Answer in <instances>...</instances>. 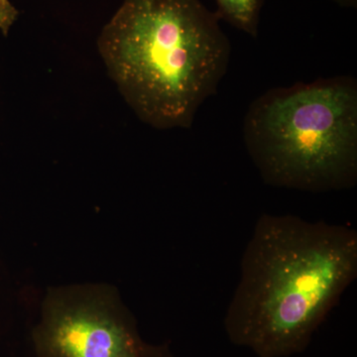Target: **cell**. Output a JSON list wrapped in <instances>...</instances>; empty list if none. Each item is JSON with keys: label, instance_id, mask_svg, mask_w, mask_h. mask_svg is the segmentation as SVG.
<instances>
[{"label": "cell", "instance_id": "obj_4", "mask_svg": "<svg viewBox=\"0 0 357 357\" xmlns=\"http://www.w3.org/2000/svg\"><path fill=\"white\" fill-rule=\"evenodd\" d=\"M33 340L38 357H174L168 344L142 340L130 312L105 288L52 292Z\"/></svg>", "mask_w": 357, "mask_h": 357}, {"label": "cell", "instance_id": "obj_2", "mask_svg": "<svg viewBox=\"0 0 357 357\" xmlns=\"http://www.w3.org/2000/svg\"><path fill=\"white\" fill-rule=\"evenodd\" d=\"M201 0H123L98 40L110 77L152 128H192L217 93L231 45Z\"/></svg>", "mask_w": 357, "mask_h": 357}, {"label": "cell", "instance_id": "obj_3", "mask_svg": "<svg viewBox=\"0 0 357 357\" xmlns=\"http://www.w3.org/2000/svg\"><path fill=\"white\" fill-rule=\"evenodd\" d=\"M243 140L263 182L298 191L357 183V82L351 76L270 89L249 105Z\"/></svg>", "mask_w": 357, "mask_h": 357}, {"label": "cell", "instance_id": "obj_1", "mask_svg": "<svg viewBox=\"0 0 357 357\" xmlns=\"http://www.w3.org/2000/svg\"><path fill=\"white\" fill-rule=\"evenodd\" d=\"M357 277V232L294 215L258 218L223 326L257 357L306 351Z\"/></svg>", "mask_w": 357, "mask_h": 357}, {"label": "cell", "instance_id": "obj_7", "mask_svg": "<svg viewBox=\"0 0 357 357\" xmlns=\"http://www.w3.org/2000/svg\"><path fill=\"white\" fill-rule=\"evenodd\" d=\"M331 1L344 8H356L357 7V0H331Z\"/></svg>", "mask_w": 357, "mask_h": 357}, {"label": "cell", "instance_id": "obj_6", "mask_svg": "<svg viewBox=\"0 0 357 357\" xmlns=\"http://www.w3.org/2000/svg\"><path fill=\"white\" fill-rule=\"evenodd\" d=\"M18 16V11L9 0H0V30L7 35Z\"/></svg>", "mask_w": 357, "mask_h": 357}, {"label": "cell", "instance_id": "obj_5", "mask_svg": "<svg viewBox=\"0 0 357 357\" xmlns=\"http://www.w3.org/2000/svg\"><path fill=\"white\" fill-rule=\"evenodd\" d=\"M215 14L220 20L227 21L239 31L257 38L260 14L264 0H215Z\"/></svg>", "mask_w": 357, "mask_h": 357}]
</instances>
